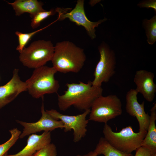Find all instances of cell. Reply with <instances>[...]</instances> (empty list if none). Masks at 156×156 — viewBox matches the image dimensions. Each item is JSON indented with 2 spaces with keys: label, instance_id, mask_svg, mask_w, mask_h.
<instances>
[{
  "label": "cell",
  "instance_id": "cell-1",
  "mask_svg": "<svg viewBox=\"0 0 156 156\" xmlns=\"http://www.w3.org/2000/svg\"><path fill=\"white\" fill-rule=\"evenodd\" d=\"M67 90L64 93L58 94L59 109L65 111L73 106L81 111L90 109L94 101L102 95L103 89L92 85L89 81L87 83L79 81V83H67Z\"/></svg>",
  "mask_w": 156,
  "mask_h": 156
},
{
  "label": "cell",
  "instance_id": "cell-2",
  "mask_svg": "<svg viewBox=\"0 0 156 156\" xmlns=\"http://www.w3.org/2000/svg\"><path fill=\"white\" fill-rule=\"evenodd\" d=\"M86 59L84 50L69 41L57 42L51 61L57 72L77 73L82 68Z\"/></svg>",
  "mask_w": 156,
  "mask_h": 156
},
{
  "label": "cell",
  "instance_id": "cell-3",
  "mask_svg": "<svg viewBox=\"0 0 156 156\" xmlns=\"http://www.w3.org/2000/svg\"><path fill=\"white\" fill-rule=\"evenodd\" d=\"M57 72L53 67L45 65L35 69L31 77L25 81L29 94L38 99L42 98L45 94L57 93L60 84L54 77Z\"/></svg>",
  "mask_w": 156,
  "mask_h": 156
},
{
  "label": "cell",
  "instance_id": "cell-4",
  "mask_svg": "<svg viewBox=\"0 0 156 156\" xmlns=\"http://www.w3.org/2000/svg\"><path fill=\"white\" fill-rule=\"evenodd\" d=\"M147 131L135 132L130 126L118 132H114L107 123L103 130L104 138L113 146L122 152L131 153L141 146Z\"/></svg>",
  "mask_w": 156,
  "mask_h": 156
},
{
  "label": "cell",
  "instance_id": "cell-5",
  "mask_svg": "<svg viewBox=\"0 0 156 156\" xmlns=\"http://www.w3.org/2000/svg\"><path fill=\"white\" fill-rule=\"evenodd\" d=\"M54 50V46L50 40L35 41L20 53L19 60L24 66L35 69L51 61Z\"/></svg>",
  "mask_w": 156,
  "mask_h": 156
},
{
  "label": "cell",
  "instance_id": "cell-6",
  "mask_svg": "<svg viewBox=\"0 0 156 156\" xmlns=\"http://www.w3.org/2000/svg\"><path fill=\"white\" fill-rule=\"evenodd\" d=\"M122 106L121 101L116 95H101L93 102L88 120L107 123L110 120L122 114Z\"/></svg>",
  "mask_w": 156,
  "mask_h": 156
},
{
  "label": "cell",
  "instance_id": "cell-7",
  "mask_svg": "<svg viewBox=\"0 0 156 156\" xmlns=\"http://www.w3.org/2000/svg\"><path fill=\"white\" fill-rule=\"evenodd\" d=\"M98 49L100 59L95 68L92 83L93 86L100 87L102 83L108 82L115 74L116 59L114 51L105 42L101 43Z\"/></svg>",
  "mask_w": 156,
  "mask_h": 156
},
{
  "label": "cell",
  "instance_id": "cell-8",
  "mask_svg": "<svg viewBox=\"0 0 156 156\" xmlns=\"http://www.w3.org/2000/svg\"><path fill=\"white\" fill-rule=\"evenodd\" d=\"M84 0H78L74 8L68 12V8H57L55 10L58 13L57 20L62 21L66 18L75 23L78 25L82 26L86 29L87 34L92 39L96 38L95 28L106 21V18L95 22L90 21L85 14L84 9Z\"/></svg>",
  "mask_w": 156,
  "mask_h": 156
},
{
  "label": "cell",
  "instance_id": "cell-9",
  "mask_svg": "<svg viewBox=\"0 0 156 156\" xmlns=\"http://www.w3.org/2000/svg\"><path fill=\"white\" fill-rule=\"evenodd\" d=\"M46 112L55 119L61 121L64 125V131L66 132L73 130V141L79 142L85 136L87 132L86 127L89 120L86 119L90 109L86 110L82 114L75 116L65 115L54 109L46 110Z\"/></svg>",
  "mask_w": 156,
  "mask_h": 156
},
{
  "label": "cell",
  "instance_id": "cell-10",
  "mask_svg": "<svg viewBox=\"0 0 156 156\" xmlns=\"http://www.w3.org/2000/svg\"><path fill=\"white\" fill-rule=\"evenodd\" d=\"M41 108L42 116L36 122H27L16 120L24 127L23 132L19 136L20 138L42 131L51 132L57 128H64V124L61 121L55 119L45 110L43 101Z\"/></svg>",
  "mask_w": 156,
  "mask_h": 156
},
{
  "label": "cell",
  "instance_id": "cell-11",
  "mask_svg": "<svg viewBox=\"0 0 156 156\" xmlns=\"http://www.w3.org/2000/svg\"><path fill=\"white\" fill-rule=\"evenodd\" d=\"M138 92L135 89H131L126 96V112L130 116L135 117L139 125V131H147L150 121V116L144 109V102L141 104L138 101Z\"/></svg>",
  "mask_w": 156,
  "mask_h": 156
},
{
  "label": "cell",
  "instance_id": "cell-12",
  "mask_svg": "<svg viewBox=\"0 0 156 156\" xmlns=\"http://www.w3.org/2000/svg\"><path fill=\"white\" fill-rule=\"evenodd\" d=\"M18 71V69H15L11 79L5 85L0 86V109L13 101L22 92L27 91V83L21 80Z\"/></svg>",
  "mask_w": 156,
  "mask_h": 156
},
{
  "label": "cell",
  "instance_id": "cell-13",
  "mask_svg": "<svg viewBox=\"0 0 156 156\" xmlns=\"http://www.w3.org/2000/svg\"><path fill=\"white\" fill-rule=\"evenodd\" d=\"M154 73L144 70L136 71L133 81L136 88L135 90L141 93L148 101H153L156 92V85L154 82Z\"/></svg>",
  "mask_w": 156,
  "mask_h": 156
},
{
  "label": "cell",
  "instance_id": "cell-14",
  "mask_svg": "<svg viewBox=\"0 0 156 156\" xmlns=\"http://www.w3.org/2000/svg\"><path fill=\"white\" fill-rule=\"evenodd\" d=\"M51 132L44 131L41 134L29 135L26 146L17 153L8 156H32L37 151L51 143Z\"/></svg>",
  "mask_w": 156,
  "mask_h": 156
},
{
  "label": "cell",
  "instance_id": "cell-15",
  "mask_svg": "<svg viewBox=\"0 0 156 156\" xmlns=\"http://www.w3.org/2000/svg\"><path fill=\"white\" fill-rule=\"evenodd\" d=\"M6 2L13 7L16 16L28 13L32 18L37 13L45 10L42 8L43 3L37 0H16L12 3Z\"/></svg>",
  "mask_w": 156,
  "mask_h": 156
},
{
  "label": "cell",
  "instance_id": "cell-16",
  "mask_svg": "<svg viewBox=\"0 0 156 156\" xmlns=\"http://www.w3.org/2000/svg\"><path fill=\"white\" fill-rule=\"evenodd\" d=\"M151 115L147 132L141 146L150 150L154 155L156 154V103L150 110Z\"/></svg>",
  "mask_w": 156,
  "mask_h": 156
},
{
  "label": "cell",
  "instance_id": "cell-17",
  "mask_svg": "<svg viewBox=\"0 0 156 156\" xmlns=\"http://www.w3.org/2000/svg\"><path fill=\"white\" fill-rule=\"evenodd\" d=\"M94 151L98 155L103 154L104 156H133L131 153H125L115 148L104 137L100 138Z\"/></svg>",
  "mask_w": 156,
  "mask_h": 156
},
{
  "label": "cell",
  "instance_id": "cell-18",
  "mask_svg": "<svg viewBox=\"0 0 156 156\" xmlns=\"http://www.w3.org/2000/svg\"><path fill=\"white\" fill-rule=\"evenodd\" d=\"M142 26L145 30L148 43L153 44L156 41V15L149 20L144 19Z\"/></svg>",
  "mask_w": 156,
  "mask_h": 156
},
{
  "label": "cell",
  "instance_id": "cell-19",
  "mask_svg": "<svg viewBox=\"0 0 156 156\" xmlns=\"http://www.w3.org/2000/svg\"><path fill=\"white\" fill-rule=\"evenodd\" d=\"M11 134L10 139L3 144H0V156H3L8 151L15 143L21 133L17 128L9 131Z\"/></svg>",
  "mask_w": 156,
  "mask_h": 156
},
{
  "label": "cell",
  "instance_id": "cell-20",
  "mask_svg": "<svg viewBox=\"0 0 156 156\" xmlns=\"http://www.w3.org/2000/svg\"><path fill=\"white\" fill-rule=\"evenodd\" d=\"M42 29H40L28 33H23L18 31H16L15 34L18 36V45L16 50L20 53L31 37Z\"/></svg>",
  "mask_w": 156,
  "mask_h": 156
},
{
  "label": "cell",
  "instance_id": "cell-21",
  "mask_svg": "<svg viewBox=\"0 0 156 156\" xmlns=\"http://www.w3.org/2000/svg\"><path fill=\"white\" fill-rule=\"evenodd\" d=\"M56 13L55 10L52 9L49 11L46 10L40 12L35 15L31 19V26L33 29L36 28L40 25V23L48 17L54 15Z\"/></svg>",
  "mask_w": 156,
  "mask_h": 156
},
{
  "label": "cell",
  "instance_id": "cell-22",
  "mask_svg": "<svg viewBox=\"0 0 156 156\" xmlns=\"http://www.w3.org/2000/svg\"><path fill=\"white\" fill-rule=\"evenodd\" d=\"M57 155L55 145L50 143L37 151L32 156H57Z\"/></svg>",
  "mask_w": 156,
  "mask_h": 156
},
{
  "label": "cell",
  "instance_id": "cell-23",
  "mask_svg": "<svg viewBox=\"0 0 156 156\" xmlns=\"http://www.w3.org/2000/svg\"><path fill=\"white\" fill-rule=\"evenodd\" d=\"M140 8H145L148 9H153L156 13V0H145L141 1L137 5Z\"/></svg>",
  "mask_w": 156,
  "mask_h": 156
},
{
  "label": "cell",
  "instance_id": "cell-24",
  "mask_svg": "<svg viewBox=\"0 0 156 156\" xmlns=\"http://www.w3.org/2000/svg\"><path fill=\"white\" fill-rule=\"evenodd\" d=\"M135 156H156L148 149L140 146L136 150Z\"/></svg>",
  "mask_w": 156,
  "mask_h": 156
},
{
  "label": "cell",
  "instance_id": "cell-25",
  "mask_svg": "<svg viewBox=\"0 0 156 156\" xmlns=\"http://www.w3.org/2000/svg\"><path fill=\"white\" fill-rule=\"evenodd\" d=\"M98 155L94 151H91L88 153L83 155H77L76 156H97Z\"/></svg>",
  "mask_w": 156,
  "mask_h": 156
},
{
  "label": "cell",
  "instance_id": "cell-26",
  "mask_svg": "<svg viewBox=\"0 0 156 156\" xmlns=\"http://www.w3.org/2000/svg\"><path fill=\"white\" fill-rule=\"evenodd\" d=\"M3 156H8V152L5 153Z\"/></svg>",
  "mask_w": 156,
  "mask_h": 156
}]
</instances>
